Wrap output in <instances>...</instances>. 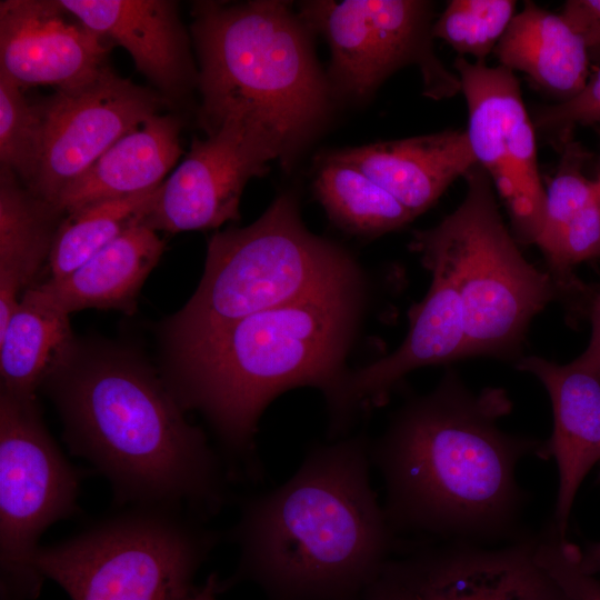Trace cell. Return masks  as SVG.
I'll use <instances>...</instances> for the list:
<instances>
[{
    "instance_id": "obj_1",
    "label": "cell",
    "mask_w": 600,
    "mask_h": 600,
    "mask_svg": "<svg viewBox=\"0 0 600 600\" xmlns=\"http://www.w3.org/2000/svg\"><path fill=\"white\" fill-rule=\"evenodd\" d=\"M511 406L503 389L473 392L449 372L397 412L370 444L397 536L478 543L512 532L524 500L517 466L528 454L539 456L542 443L500 429Z\"/></svg>"
},
{
    "instance_id": "obj_2",
    "label": "cell",
    "mask_w": 600,
    "mask_h": 600,
    "mask_svg": "<svg viewBox=\"0 0 600 600\" xmlns=\"http://www.w3.org/2000/svg\"><path fill=\"white\" fill-rule=\"evenodd\" d=\"M370 443L317 444L283 484L247 499L221 592L243 581L269 600H358L399 542L370 482Z\"/></svg>"
},
{
    "instance_id": "obj_3",
    "label": "cell",
    "mask_w": 600,
    "mask_h": 600,
    "mask_svg": "<svg viewBox=\"0 0 600 600\" xmlns=\"http://www.w3.org/2000/svg\"><path fill=\"white\" fill-rule=\"evenodd\" d=\"M362 302L359 271L301 300L260 311L182 347L169 386L183 409L210 421L232 472L261 477L256 458L258 422L280 393L320 389L338 424L348 372L343 369Z\"/></svg>"
},
{
    "instance_id": "obj_4",
    "label": "cell",
    "mask_w": 600,
    "mask_h": 600,
    "mask_svg": "<svg viewBox=\"0 0 600 600\" xmlns=\"http://www.w3.org/2000/svg\"><path fill=\"white\" fill-rule=\"evenodd\" d=\"M52 381L70 449L108 479L119 504L187 507L201 519L223 506L218 457L146 366L107 354L70 363Z\"/></svg>"
},
{
    "instance_id": "obj_5",
    "label": "cell",
    "mask_w": 600,
    "mask_h": 600,
    "mask_svg": "<svg viewBox=\"0 0 600 600\" xmlns=\"http://www.w3.org/2000/svg\"><path fill=\"white\" fill-rule=\"evenodd\" d=\"M191 16L203 131L230 119L260 122L281 139L291 168L323 127L333 96L311 31L281 0L196 1Z\"/></svg>"
},
{
    "instance_id": "obj_6",
    "label": "cell",
    "mask_w": 600,
    "mask_h": 600,
    "mask_svg": "<svg viewBox=\"0 0 600 600\" xmlns=\"http://www.w3.org/2000/svg\"><path fill=\"white\" fill-rule=\"evenodd\" d=\"M463 178L467 192L460 206L437 226L414 231L410 248L428 270L441 271L456 288L464 358H511L559 287L522 256L484 169L477 163Z\"/></svg>"
},
{
    "instance_id": "obj_7",
    "label": "cell",
    "mask_w": 600,
    "mask_h": 600,
    "mask_svg": "<svg viewBox=\"0 0 600 600\" xmlns=\"http://www.w3.org/2000/svg\"><path fill=\"white\" fill-rule=\"evenodd\" d=\"M358 271L341 247L306 228L296 198L282 193L253 223L210 238L199 287L167 324L171 347L301 300Z\"/></svg>"
},
{
    "instance_id": "obj_8",
    "label": "cell",
    "mask_w": 600,
    "mask_h": 600,
    "mask_svg": "<svg viewBox=\"0 0 600 600\" xmlns=\"http://www.w3.org/2000/svg\"><path fill=\"white\" fill-rule=\"evenodd\" d=\"M180 509L134 507L67 541L36 564L71 600H186L220 534Z\"/></svg>"
},
{
    "instance_id": "obj_9",
    "label": "cell",
    "mask_w": 600,
    "mask_h": 600,
    "mask_svg": "<svg viewBox=\"0 0 600 600\" xmlns=\"http://www.w3.org/2000/svg\"><path fill=\"white\" fill-rule=\"evenodd\" d=\"M83 472L47 431L36 399L0 396V600H36L39 539L78 510Z\"/></svg>"
},
{
    "instance_id": "obj_10",
    "label": "cell",
    "mask_w": 600,
    "mask_h": 600,
    "mask_svg": "<svg viewBox=\"0 0 600 600\" xmlns=\"http://www.w3.org/2000/svg\"><path fill=\"white\" fill-rule=\"evenodd\" d=\"M432 8L421 0H313L298 14L329 44L332 94L368 98L393 72L416 66L423 93L440 100L460 92V81L434 52Z\"/></svg>"
},
{
    "instance_id": "obj_11",
    "label": "cell",
    "mask_w": 600,
    "mask_h": 600,
    "mask_svg": "<svg viewBox=\"0 0 600 600\" xmlns=\"http://www.w3.org/2000/svg\"><path fill=\"white\" fill-rule=\"evenodd\" d=\"M541 540L416 548L391 557L361 600H574L538 560Z\"/></svg>"
},
{
    "instance_id": "obj_12",
    "label": "cell",
    "mask_w": 600,
    "mask_h": 600,
    "mask_svg": "<svg viewBox=\"0 0 600 600\" xmlns=\"http://www.w3.org/2000/svg\"><path fill=\"white\" fill-rule=\"evenodd\" d=\"M454 69L468 108L466 130L479 166L507 204L517 238L536 243L546 203L534 124L513 71L458 57Z\"/></svg>"
},
{
    "instance_id": "obj_13",
    "label": "cell",
    "mask_w": 600,
    "mask_h": 600,
    "mask_svg": "<svg viewBox=\"0 0 600 600\" xmlns=\"http://www.w3.org/2000/svg\"><path fill=\"white\" fill-rule=\"evenodd\" d=\"M206 134L192 139L182 162L160 184L143 226L177 233L238 221L248 181L266 174L271 160L284 164L281 139L260 122L230 119Z\"/></svg>"
},
{
    "instance_id": "obj_14",
    "label": "cell",
    "mask_w": 600,
    "mask_h": 600,
    "mask_svg": "<svg viewBox=\"0 0 600 600\" xmlns=\"http://www.w3.org/2000/svg\"><path fill=\"white\" fill-rule=\"evenodd\" d=\"M168 101L108 68L94 80L37 102L43 120V150L29 188L54 204L110 147L159 113Z\"/></svg>"
},
{
    "instance_id": "obj_15",
    "label": "cell",
    "mask_w": 600,
    "mask_h": 600,
    "mask_svg": "<svg viewBox=\"0 0 600 600\" xmlns=\"http://www.w3.org/2000/svg\"><path fill=\"white\" fill-rule=\"evenodd\" d=\"M111 47L59 0L0 2V71L22 89L83 86L110 68Z\"/></svg>"
},
{
    "instance_id": "obj_16",
    "label": "cell",
    "mask_w": 600,
    "mask_h": 600,
    "mask_svg": "<svg viewBox=\"0 0 600 600\" xmlns=\"http://www.w3.org/2000/svg\"><path fill=\"white\" fill-rule=\"evenodd\" d=\"M87 28L124 48L168 102L197 84L189 36L171 0H59Z\"/></svg>"
},
{
    "instance_id": "obj_17",
    "label": "cell",
    "mask_w": 600,
    "mask_h": 600,
    "mask_svg": "<svg viewBox=\"0 0 600 600\" xmlns=\"http://www.w3.org/2000/svg\"><path fill=\"white\" fill-rule=\"evenodd\" d=\"M517 367L539 379L551 400L553 431L539 457L557 463L554 533L566 540L580 484L600 460V377L573 361L558 364L537 356L519 358Z\"/></svg>"
},
{
    "instance_id": "obj_18",
    "label": "cell",
    "mask_w": 600,
    "mask_h": 600,
    "mask_svg": "<svg viewBox=\"0 0 600 600\" xmlns=\"http://www.w3.org/2000/svg\"><path fill=\"white\" fill-rule=\"evenodd\" d=\"M422 301L409 312V331L389 356L348 373L342 390V411L348 420L363 408L382 404L392 388L410 371L464 359V326L456 288L437 269Z\"/></svg>"
},
{
    "instance_id": "obj_19",
    "label": "cell",
    "mask_w": 600,
    "mask_h": 600,
    "mask_svg": "<svg viewBox=\"0 0 600 600\" xmlns=\"http://www.w3.org/2000/svg\"><path fill=\"white\" fill-rule=\"evenodd\" d=\"M333 153L359 167L414 218L478 163L466 130L457 129L378 141Z\"/></svg>"
},
{
    "instance_id": "obj_20",
    "label": "cell",
    "mask_w": 600,
    "mask_h": 600,
    "mask_svg": "<svg viewBox=\"0 0 600 600\" xmlns=\"http://www.w3.org/2000/svg\"><path fill=\"white\" fill-rule=\"evenodd\" d=\"M181 128L173 114L151 117L110 147L53 206L64 216L96 201L158 188L183 154Z\"/></svg>"
},
{
    "instance_id": "obj_21",
    "label": "cell",
    "mask_w": 600,
    "mask_h": 600,
    "mask_svg": "<svg viewBox=\"0 0 600 600\" xmlns=\"http://www.w3.org/2000/svg\"><path fill=\"white\" fill-rule=\"evenodd\" d=\"M73 336L66 312L42 288H28L0 331L1 391L36 399L46 381L72 361Z\"/></svg>"
},
{
    "instance_id": "obj_22",
    "label": "cell",
    "mask_w": 600,
    "mask_h": 600,
    "mask_svg": "<svg viewBox=\"0 0 600 600\" xmlns=\"http://www.w3.org/2000/svg\"><path fill=\"white\" fill-rule=\"evenodd\" d=\"M164 242L154 230L139 224L59 280L42 288L69 314L84 309L132 313L138 293L158 263Z\"/></svg>"
},
{
    "instance_id": "obj_23",
    "label": "cell",
    "mask_w": 600,
    "mask_h": 600,
    "mask_svg": "<svg viewBox=\"0 0 600 600\" xmlns=\"http://www.w3.org/2000/svg\"><path fill=\"white\" fill-rule=\"evenodd\" d=\"M494 53L500 66L526 73L561 101L589 80L590 59L582 39L561 14L527 1L516 13Z\"/></svg>"
},
{
    "instance_id": "obj_24",
    "label": "cell",
    "mask_w": 600,
    "mask_h": 600,
    "mask_svg": "<svg viewBox=\"0 0 600 600\" xmlns=\"http://www.w3.org/2000/svg\"><path fill=\"white\" fill-rule=\"evenodd\" d=\"M63 218L0 167V331L43 262Z\"/></svg>"
},
{
    "instance_id": "obj_25",
    "label": "cell",
    "mask_w": 600,
    "mask_h": 600,
    "mask_svg": "<svg viewBox=\"0 0 600 600\" xmlns=\"http://www.w3.org/2000/svg\"><path fill=\"white\" fill-rule=\"evenodd\" d=\"M313 189L329 219L352 234L378 237L414 219L359 167L333 152L323 156L317 166Z\"/></svg>"
},
{
    "instance_id": "obj_26",
    "label": "cell",
    "mask_w": 600,
    "mask_h": 600,
    "mask_svg": "<svg viewBox=\"0 0 600 600\" xmlns=\"http://www.w3.org/2000/svg\"><path fill=\"white\" fill-rule=\"evenodd\" d=\"M159 187L133 196L96 201L64 214L47 261L48 280L64 278L123 232L143 224Z\"/></svg>"
},
{
    "instance_id": "obj_27",
    "label": "cell",
    "mask_w": 600,
    "mask_h": 600,
    "mask_svg": "<svg viewBox=\"0 0 600 600\" xmlns=\"http://www.w3.org/2000/svg\"><path fill=\"white\" fill-rule=\"evenodd\" d=\"M43 150V120L38 103L0 71V167L30 188L38 174Z\"/></svg>"
},
{
    "instance_id": "obj_28",
    "label": "cell",
    "mask_w": 600,
    "mask_h": 600,
    "mask_svg": "<svg viewBox=\"0 0 600 600\" xmlns=\"http://www.w3.org/2000/svg\"><path fill=\"white\" fill-rule=\"evenodd\" d=\"M511 0H452L432 24L433 39H441L460 57L486 61L516 16Z\"/></svg>"
},
{
    "instance_id": "obj_29",
    "label": "cell",
    "mask_w": 600,
    "mask_h": 600,
    "mask_svg": "<svg viewBox=\"0 0 600 600\" xmlns=\"http://www.w3.org/2000/svg\"><path fill=\"white\" fill-rule=\"evenodd\" d=\"M561 157L557 171L546 189L543 222L536 244L547 257L564 228L588 204L598 190V182L583 172L589 152L573 139L560 141Z\"/></svg>"
},
{
    "instance_id": "obj_30",
    "label": "cell",
    "mask_w": 600,
    "mask_h": 600,
    "mask_svg": "<svg viewBox=\"0 0 600 600\" xmlns=\"http://www.w3.org/2000/svg\"><path fill=\"white\" fill-rule=\"evenodd\" d=\"M597 182V193L564 228L546 257L558 287L571 284L569 272L573 266L600 256V181Z\"/></svg>"
},
{
    "instance_id": "obj_31",
    "label": "cell",
    "mask_w": 600,
    "mask_h": 600,
    "mask_svg": "<svg viewBox=\"0 0 600 600\" xmlns=\"http://www.w3.org/2000/svg\"><path fill=\"white\" fill-rule=\"evenodd\" d=\"M534 128L557 136L561 141L577 126L600 124V66L574 97L541 108L532 120Z\"/></svg>"
},
{
    "instance_id": "obj_32",
    "label": "cell",
    "mask_w": 600,
    "mask_h": 600,
    "mask_svg": "<svg viewBox=\"0 0 600 600\" xmlns=\"http://www.w3.org/2000/svg\"><path fill=\"white\" fill-rule=\"evenodd\" d=\"M581 550L553 534L541 540L538 560L574 600H600V581L579 566Z\"/></svg>"
},
{
    "instance_id": "obj_33",
    "label": "cell",
    "mask_w": 600,
    "mask_h": 600,
    "mask_svg": "<svg viewBox=\"0 0 600 600\" xmlns=\"http://www.w3.org/2000/svg\"><path fill=\"white\" fill-rule=\"evenodd\" d=\"M582 39L592 62L600 64V0H569L560 12Z\"/></svg>"
},
{
    "instance_id": "obj_34",
    "label": "cell",
    "mask_w": 600,
    "mask_h": 600,
    "mask_svg": "<svg viewBox=\"0 0 600 600\" xmlns=\"http://www.w3.org/2000/svg\"><path fill=\"white\" fill-rule=\"evenodd\" d=\"M590 319L591 338L589 344L573 362L597 377H600V291L592 302Z\"/></svg>"
},
{
    "instance_id": "obj_35",
    "label": "cell",
    "mask_w": 600,
    "mask_h": 600,
    "mask_svg": "<svg viewBox=\"0 0 600 600\" xmlns=\"http://www.w3.org/2000/svg\"><path fill=\"white\" fill-rule=\"evenodd\" d=\"M221 580L216 572L210 573L200 587H196L186 600H217L221 593Z\"/></svg>"
},
{
    "instance_id": "obj_36",
    "label": "cell",
    "mask_w": 600,
    "mask_h": 600,
    "mask_svg": "<svg viewBox=\"0 0 600 600\" xmlns=\"http://www.w3.org/2000/svg\"><path fill=\"white\" fill-rule=\"evenodd\" d=\"M579 566L588 574L594 576L600 572V542L592 543L586 551H581Z\"/></svg>"
},
{
    "instance_id": "obj_37",
    "label": "cell",
    "mask_w": 600,
    "mask_h": 600,
    "mask_svg": "<svg viewBox=\"0 0 600 600\" xmlns=\"http://www.w3.org/2000/svg\"><path fill=\"white\" fill-rule=\"evenodd\" d=\"M598 133H599V138H600V128H599V130H598ZM599 177H600V174H599Z\"/></svg>"
},
{
    "instance_id": "obj_38",
    "label": "cell",
    "mask_w": 600,
    "mask_h": 600,
    "mask_svg": "<svg viewBox=\"0 0 600 600\" xmlns=\"http://www.w3.org/2000/svg\"><path fill=\"white\" fill-rule=\"evenodd\" d=\"M599 481H600V473H599V477H598Z\"/></svg>"
},
{
    "instance_id": "obj_39",
    "label": "cell",
    "mask_w": 600,
    "mask_h": 600,
    "mask_svg": "<svg viewBox=\"0 0 600 600\" xmlns=\"http://www.w3.org/2000/svg\"><path fill=\"white\" fill-rule=\"evenodd\" d=\"M597 179H599V180H600V177H598Z\"/></svg>"
},
{
    "instance_id": "obj_40",
    "label": "cell",
    "mask_w": 600,
    "mask_h": 600,
    "mask_svg": "<svg viewBox=\"0 0 600 600\" xmlns=\"http://www.w3.org/2000/svg\"><path fill=\"white\" fill-rule=\"evenodd\" d=\"M358 600H361V598H360V599H358Z\"/></svg>"
}]
</instances>
